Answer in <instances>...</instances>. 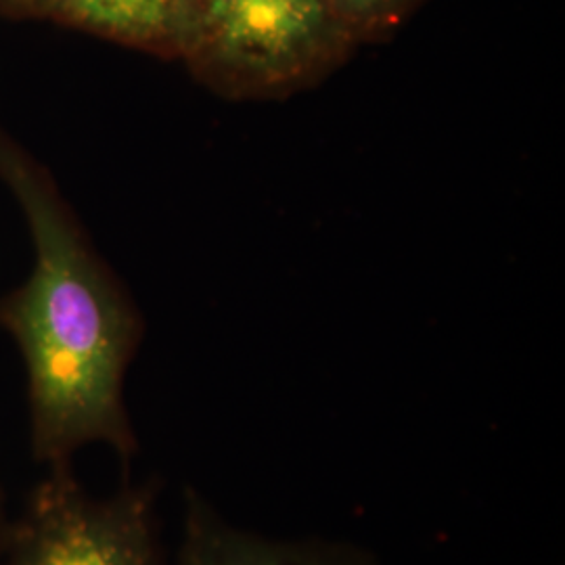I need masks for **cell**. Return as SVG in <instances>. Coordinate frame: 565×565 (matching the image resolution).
Wrapping results in <instances>:
<instances>
[{
    "instance_id": "7a4b0ae2",
    "label": "cell",
    "mask_w": 565,
    "mask_h": 565,
    "mask_svg": "<svg viewBox=\"0 0 565 565\" xmlns=\"http://www.w3.org/2000/svg\"><path fill=\"white\" fill-rule=\"evenodd\" d=\"M356 46L331 0H202L181 61L223 95L275 97L321 81Z\"/></svg>"
},
{
    "instance_id": "52a82bcc",
    "label": "cell",
    "mask_w": 565,
    "mask_h": 565,
    "mask_svg": "<svg viewBox=\"0 0 565 565\" xmlns=\"http://www.w3.org/2000/svg\"><path fill=\"white\" fill-rule=\"evenodd\" d=\"M57 0H0V13L4 18L21 21H49Z\"/></svg>"
},
{
    "instance_id": "6da1fadb",
    "label": "cell",
    "mask_w": 565,
    "mask_h": 565,
    "mask_svg": "<svg viewBox=\"0 0 565 565\" xmlns=\"http://www.w3.org/2000/svg\"><path fill=\"white\" fill-rule=\"evenodd\" d=\"M0 182L20 205L34 249L28 279L0 300V327L25 369L30 455L46 469L103 446L130 463L139 438L124 382L141 319L49 170L2 126Z\"/></svg>"
},
{
    "instance_id": "ba28073f",
    "label": "cell",
    "mask_w": 565,
    "mask_h": 565,
    "mask_svg": "<svg viewBox=\"0 0 565 565\" xmlns=\"http://www.w3.org/2000/svg\"><path fill=\"white\" fill-rule=\"evenodd\" d=\"M11 515H13V509H11V503H9L7 486H4V480H2V476H0V548L4 545V539H7V530H9Z\"/></svg>"
},
{
    "instance_id": "8992f818",
    "label": "cell",
    "mask_w": 565,
    "mask_h": 565,
    "mask_svg": "<svg viewBox=\"0 0 565 565\" xmlns=\"http://www.w3.org/2000/svg\"><path fill=\"white\" fill-rule=\"evenodd\" d=\"M359 44L392 36L425 0H331Z\"/></svg>"
},
{
    "instance_id": "277c9868",
    "label": "cell",
    "mask_w": 565,
    "mask_h": 565,
    "mask_svg": "<svg viewBox=\"0 0 565 565\" xmlns=\"http://www.w3.org/2000/svg\"><path fill=\"white\" fill-rule=\"evenodd\" d=\"M181 543L170 565H380L373 551L338 539H268L231 524L193 488L182 497Z\"/></svg>"
},
{
    "instance_id": "3957f363",
    "label": "cell",
    "mask_w": 565,
    "mask_h": 565,
    "mask_svg": "<svg viewBox=\"0 0 565 565\" xmlns=\"http://www.w3.org/2000/svg\"><path fill=\"white\" fill-rule=\"evenodd\" d=\"M0 565H170L158 513V482H124L93 494L74 463L46 467L13 511Z\"/></svg>"
},
{
    "instance_id": "5b68a950",
    "label": "cell",
    "mask_w": 565,
    "mask_h": 565,
    "mask_svg": "<svg viewBox=\"0 0 565 565\" xmlns=\"http://www.w3.org/2000/svg\"><path fill=\"white\" fill-rule=\"evenodd\" d=\"M202 0H57L51 20L103 41L182 60Z\"/></svg>"
}]
</instances>
